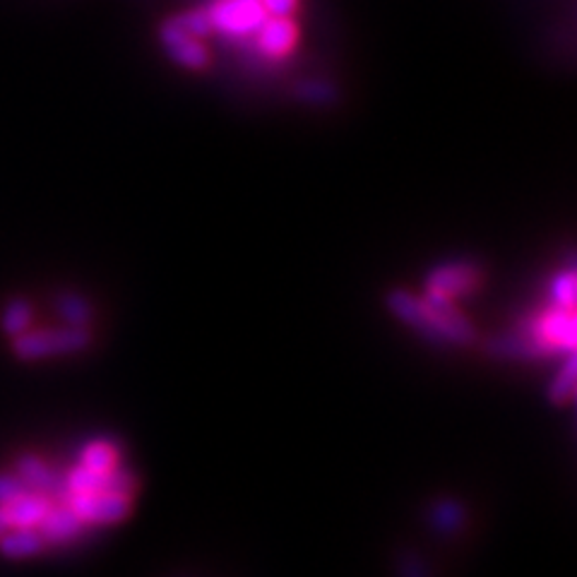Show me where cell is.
<instances>
[{
  "mask_svg": "<svg viewBox=\"0 0 577 577\" xmlns=\"http://www.w3.org/2000/svg\"><path fill=\"white\" fill-rule=\"evenodd\" d=\"M262 8H265L268 15L292 18L298 8V0H262Z\"/></svg>",
  "mask_w": 577,
  "mask_h": 577,
  "instance_id": "23",
  "label": "cell"
},
{
  "mask_svg": "<svg viewBox=\"0 0 577 577\" xmlns=\"http://www.w3.org/2000/svg\"><path fill=\"white\" fill-rule=\"evenodd\" d=\"M30 486L20 479V474H10V472H0V506L10 504V500H15L18 496L27 494Z\"/></svg>",
  "mask_w": 577,
  "mask_h": 577,
  "instance_id": "21",
  "label": "cell"
},
{
  "mask_svg": "<svg viewBox=\"0 0 577 577\" xmlns=\"http://www.w3.org/2000/svg\"><path fill=\"white\" fill-rule=\"evenodd\" d=\"M385 306L399 323L409 325L429 342L469 344L476 337L474 325L453 306V298L435 294L417 296L407 288H393L385 296Z\"/></svg>",
  "mask_w": 577,
  "mask_h": 577,
  "instance_id": "1",
  "label": "cell"
},
{
  "mask_svg": "<svg viewBox=\"0 0 577 577\" xmlns=\"http://www.w3.org/2000/svg\"><path fill=\"white\" fill-rule=\"evenodd\" d=\"M551 294H554V301L558 308H575V270L561 272L558 278L551 284Z\"/></svg>",
  "mask_w": 577,
  "mask_h": 577,
  "instance_id": "20",
  "label": "cell"
},
{
  "mask_svg": "<svg viewBox=\"0 0 577 577\" xmlns=\"http://www.w3.org/2000/svg\"><path fill=\"white\" fill-rule=\"evenodd\" d=\"M46 548L39 527H8L0 536V554L10 561H24Z\"/></svg>",
  "mask_w": 577,
  "mask_h": 577,
  "instance_id": "12",
  "label": "cell"
},
{
  "mask_svg": "<svg viewBox=\"0 0 577 577\" xmlns=\"http://www.w3.org/2000/svg\"><path fill=\"white\" fill-rule=\"evenodd\" d=\"M82 524L84 522L78 518V512L70 508L68 500H60V504L52 506V510L46 512V518L39 522V532L46 546H58L78 536L82 532Z\"/></svg>",
  "mask_w": 577,
  "mask_h": 577,
  "instance_id": "11",
  "label": "cell"
},
{
  "mask_svg": "<svg viewBox=\"0 0 577 577\" xmlns=\"http://www.w3.org/2000/svg\"><path fill=\"white\" fill-rule=\"evenodd\" d=\"M56 310L60 313V318L66 325H72V328H90V323L94 318V308L90 301H87L82 294L66 292L56 298Z\"/></svg>",
  "mask_w": 577,
  "mask_h": 577,
  "instance_id": "17",
  "label": "cell"
},
{
  "mask_svg": "<svg viewBox=\"0 0 577 577\" xmlns=\"http://www.w3.org/2000/svg\"><path fill=\"white\" fill-rule=\"evenodd\" d=\"M15 472L20 474V479L30 486V491L42 494L46 498H52L54 504H60V500H68V486H66V476L58 474L52 464L44 462L39 455H20Z\"/></svg>",
  "mask_w": 577,
  "mask_h": 577,
  "instance_id": "7",
  "label": "cell"
},
{
  "mask_svg": "<svg viewBox=\"0 0 577 577\" xmlns=\"http://www.w3.org/2000/svg\"><path fill=\"white\" fill-rule=\"evenodd\" d=\"M486 351L496 359L520 361L556 354V347L548 344L544 337L536 332H506L491 337V340L486 342Z\"/></svg>",
  "mask_w": 577,
  "mask_h": 577,
  "instance_id": "8",
  "label": "cell"
},
{
  "mask_svg": "<svg viewBox=\"0 0 577 577\" xmlns=\"http://www.w3.org/2000/svg\"><path fill=\"white\" fill-rule=\"evenodd\" d=\"M161 42H165V46L169 48L171 58L176 63H181V66L191 68V70H200L207 66L210 54H207L203 39L183 30L176 20H169L165 27H161Z\"/></svg>",
  "mask_w": 577,
  "mask_h": 577,
  "instance_id": "10",
  "label": "cell"
},
{
  "mask_svg": "<svg viewBox=\"0 0 577 577\" xmlns=\"http://www.w3.org/2000/svg\"><path fill=\"white\" fill-rule=\"evenodd\" d=\"M66 476V486L68 494H125L133 496L135 491V474L128 472L125 467H114L111 472H94L84 464H78L72 467Z\"/></svg>",
  "mask_w": 577,
  "mask_h": 577,
  "instance_id": "4",
  "label": "cell"
},
{
  "mask_svg": "<svg viewBox=\"0 0 577 577\" xmlns=\"http://www.w3.org/2000/svg\"><path fill=\"white\" fill-rule=\"evenodd\" d=\"M80 464L94 472H111L118 467V448L111 441H92L82 448Z\"/></svg>",
  "mask_w": 577,
  "mask_h": 577,
  "instance_id": "18",
  "label": "cell"
},
{
  "mask_svg": "<svg viewBox=\"0 0 577 577\" xmlns=\"http://www.w3.org/2000/svg\"><path fill=\"white\" fill-rule=\"evenodd\" d=\"M92 344L90 328H52V330H27L12 337V354L20 361H42L54 357L78 354Z\"/></svg>",
  "mask_w": 577,
  "mask_h": 577,
  "instance_id": "2",
  "label": "cell"
},
{
  "mask_svg": "<svg viewBox=\"0 0 577 577\" xmlns=\"http://www.w3.org/2000/svg\"><path fill=\"white\" fill-rule=\"evenodd\" d=\"M212 32H222L227 36H248L253 34L262 20L268 18L262 0H217L207 10Z\"/></svg>",
  "mask_w": 577,
  "mask_h": 577,
  "instance_id": "3",
  "label": "cell"
},
{
  "mask_svg": "<svg viewBox=\"0 0 577 577\" xmlns=\"http://www.w3.org/2000/svg\"><path fill=\"white\" fill-rule=\"evenodd\" d=\"M256 34H258L256 36L258 52L265 58H274V60L286 58L298 44V27L294 18L268 15L256 30Z\"/></svg>",
  "mask_w": 577,
  "mask_h": 577,
  "instance_id": "9",
  "label": "cell"
},
{
  "mask_svg": "<svg viewBox=\"0 0 577 577\" xmlns=\"http://www.w3.org/2000/svg\"><path fill=\"white\" fill-rule=\"evenodd\" d=\"M8 518H5V510H3V506H0V536H3V532L8 530Z\"/></svg>",
  "mask_w": 577,
  "mask_h": 577,
  "instance_id": "24",
  "label": "cell"
},
{
  "mask_svg": "<svg viewBox=\"0 0 577 577\" xmlns=\"http://www.w3.org/2000/svg\"><path fill=\"white\" fill-rule=\"evenodd\" d=\"M479 282H482V270L476 268L474 262L467 260L445 262V265L433 268L429 278H426V294L453 298L472 292Z\"/></svg>",
  "mask_w": 577,
  "mask_h": 577,
  "instance_id": "6",
  "label": "cell"
},
{
  "mask_svg": "<svg viewBox=\"0 0 577 577\" xmlns=\"http://www.w3.org/2000/svg\"><path fill=\"white\" fill-rule=\"evenodd\" d=\"M464 520H467V510L457 498H438L429 510V522L441 534H457Z\"/></svg>",
  "mask_w": 577,
  "mask_h": 577,
  "instance_id": "15",
  "label": "cell"
},
{
  "mask_svg": "<svg viewBox=\"0 0 577 577\" xmlns=\"http://www.w3.org/2000/svg\"><path fill=\"white\" fill-rule=\"evenodd\" d=\"M575 313L570 308H554L536 323L534 332L542 335L548 344H554L556 351L566 349L570 354L575 349Z\"/></svg>",
  "mask_w": 577,
  "mask_h": 577,
  "instance_id": "13",
  "label": "cell"
},
{
  "mask_svg": "<svg viewBox=\"0 0 577 577\" xmlns=\"http://www.w3.org/2000/svg\"><path fill=\"white\" fill-rule=\"evenodd\" d=\"M34 323V306L27 298L15 296L3 306V316H0V330H3L10 340L22 332H27Z\"/></svg>",
  "mask_w": 577,
  "mask_h": 577,
  "instance_id": "16",
  "label": "cell"
},
{
  "mask_svg": "<svg viewBox=\"0 0 577 577\" xmlns=\"http://www.w3.org/2000/svg\"><path fill=\"white\" fill-rule=\"evenodd\" d=\"M575 369H577V363H575V357H573V351H570L568 361L563 363V369L554 375V381H551V385H548L551 405H566V403H570L573 395H575Z\"/></svg>",
  "mask_w": 577,
  "mask_h": 577,
  "instance_id": "19",
  "label": "cell"
},
{
  "mask_svg": "<svg viewBox=\"0 0 577 577\" xmlns=\"http://www.w3.org/2000/svg\"><path fill=\"white\" fill-rule=\"evenodd\" d=\"M133 496L125 494H72L70 508L78 512L82 522L90 524H116L131 516Z\"/></svg>",
  "mask_w": 577,
  "mask_h": 577,
  "instance_id": "5",
  "label": "cell"
},
{
  "mask_svg": "<svg viewBox=\"0 0 577 577\" xmlns=\"http://www.w3.org/2000/svg\"><path fill=\"white\" fill-rule=\"evenodd\" d=\"M399 577H429V568L417 554H405L397 566Z\"/></svg>",
  "mask_w": 577,
  "mask_h": 577,
  "instance_id": "22",
  "label": "cell"
},
{
  "mask_svg": "<svg viewBox=\"0 0 577 577\" xmlns=\"http://www.w3.org/2000/svg\"><path fill=\"white\" fill-rule=\"evenodd\" d=\"M54 500L46 498L36 491H27L18 496L15 500L3 506L5 518L10 527H39V522L46 518V512L52 510Z\"/></svg>",
  "mask_w": 577,
  "mask_h": 577,
  "instance_id": "14",
  "label": "cell"
}]
</instances>
